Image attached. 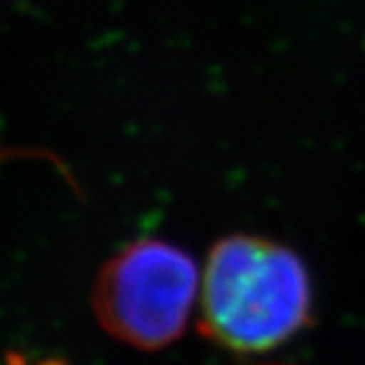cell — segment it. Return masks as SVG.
Here are the masks:
<instances>
[{
    "mask_svg": "<svg viewBox=\"0 0 365 365\" xmlns=\"http://www.w3.org/2000/svg\"><path fill=\"white\" fill-rule=\"evenodd\" d=\"M310 315V275L293 249L251 233H231L212 247L198 295V328L212 344L267 352L306 328Z\"/></svg>",
    "mask_w": 365,
    "mask_h": 365,
    "instance_id": "cell-1",
    "label": "cell"
},
{
    "mask_svg": "<svg viewBox=\"0 0 365 365\" xmlns=\"http://www.w3.org/2000/svg\"><path fill=\"white\" fill-rule=\"evenodd\" d=\"M200 277L185 249L143 238L101 267L93 286V312L117 341L137 350H163L187 330Z\"/></svg>",
    "mask_w": 365,
    "mask_h": 365,
    "instance_id": "cell-2",
    "label": "cell"
}]
</instances>
